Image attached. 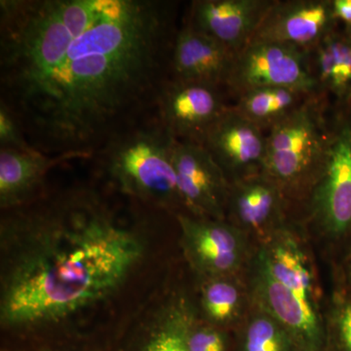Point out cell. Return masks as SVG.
Segmentation results:
<instances>
[{"label": "cell", "mask_w": 351, "mask_h": 351, "mask_svg": "<svg viewBox=\"0 0 351 351\" xmlns=\"http://www.w3.org/2000/svg\"><path fill=\"white\" fill-rule=\"evenodd\" d=\"M171 157L189 215L223 221L230 182L204 145L174 138Z\"/></svg>", "instance_id": "obj_9"}, {"label": "cell", "mask_w": 351, "mask_h": 351, "mask_svg": "<svg viewBox=\"0 0 351 351\" xmlns=\"http://www.w3.org/2000/svg\"><path fill=\"white\" fill-rule=\"evenodd\" d=\"M1 223L0 322L56 324L108 299L145 252L137 230L88 189L13 209Z\"/></svg>", "instance_id": "obj_2"}, {"label": "cell", "mask_w": 351, "mask_h": 351, "mask_svg": "<svg viewBox=\"0 0 351 351\" xmlns=\"http://www.w3.org/2000/svg\"><path fill=\"white\" fill-rule=\"evenodd\" d=\"M261 127L228 107L210 127L202 144L230 182L263 172L267 135Z\"/></svg>", "instance_id": "obj_11"}, {"label": "cell", "mask_w": 351, "mask_h": 351, "mask_svg": "<svg viewBox=\"0 0 351 351\" xmlns=\"http://www.w3.org/2000/svg\"><path fill=\"white\" fill-rule=\"evenodd\" d=\"M350 103H351V101H350Z\"/></svg>", "instance_id": "obj_29"}, {"label": "cell", "mask_w": 351, "mask_h": 351, "mask_svg": "<svg viewBox=\"0 0 351 351\" xmlns=\"http://www.w3.org/2000/svg\"><path fill=\"white\" fill-rule=\"evenodd\" d=\"M350 40H351V34H350Z\"/></svg>", "instance_id": "obj_28"}, {"label": "cell", "mask_w": 351, "mask_h": 351, "mask_svg": "<svg viewBox=\"0 0 351 351\" xmlns=\"http://www.w3.org/2000/svg\"><path fill=\"white\" fill-rule=\"evenodd\" d=\"M241 348L242 351H302L278 321L257 307L245 324Z\"/></svg>", "instance_id": "obj_21"}, {"label": "cell", "mask_w": 351, "mask_h": 351, "mask_svg": "<svg viewBox=\"0 0 351 351\" xmlns=\"http://www.w3.org/2000/svg\"><path fill=\"white\" fill-rule=\"evenodd\" d=\"M184 256L200 276H234L247 260L246 233L221 219L178 214Z\"/></svg>", "instance_id": "obj_7"}, {"label": "cell", "mask_w": 351, "mask_h": 351, "mask_svg": "<svg viewBox=\"0 0 351 351\" xmlns=\"http://www.w3.org/2000/svg\"><path fill=\"white\" fill-rule=\"evenodd\" d=\"M328 332L337 351H351V289L346 282L332 300Z\"/></svg>", "instance_id": "obj_22"}, {"label": "cell", "mask_w": 351, "mask_h": 351, "mask_svg": "<svg viewBox=\"0 0 351 351\" xmlns=\"http://www.w3.org/2000/svg\"><path fill=\"white\" fill-rule=\"evenodd\" d=\"M193 320L184 304H172L124 351H189L188 335Z\"/></svg>", "instance_id": "obj_19"}, {"label": "cell", "mask_w": 351, "mask_h": 351, "mask_svg": "<svg viewBox=\"0 0 351 351\" xmlns=\"http://www.w3.org/2000/svg\"><path fill=\"white\" fill-rule=\"evenodd\" d=\"M346 285L351 289V239L350 240V248H348V261H346Z\"/></svg>", "instance_id": "obj_26"}, {"label": "cell", "mask_w": 351, "mask_h": 351, "mask_svg": "<svg viewBox=\"0 0 351 351\" xmlns=\"http://www.w3.org/2000/svg\"><path fill=\"white\" fill-rule=\"evenodd\" d=\"M287 200L276 182L262 172L230 182L226 214L233 226L265 242L284 226Z\"/></svg>", "instance_id": "obj_14"}, {"label": "cell", "mask_w": 351, "mask_h": 351, "mask_svg": "<svg viewBox=\"0 0 351 351\" xmlns=\"http://www.w3.org/2000/svg\"><path fill=\"white\" fill-rule=\"evenodd\" d=\"M77 157L84 156L66 154L51 157L36 147L0 149V207L13 210L27 204L53 166Z\"/></svg>", "instance_id": "obj_16"}, {"label": "cell", "mask_w": 351, "mask_h": 351, "mask_svg": "<svg viewBox=\"0 0 351 351\" xmlns=\"http://www.w3.org/2000/svg\"><path fill=\"white\" fill-rule=\"evenodd\" d=\"M314 94L317 93H306L292 88H260L239 96V103L233 107L265 130L299 108Z\"/></svg>", "instance_id": "obj_18"}, {"label": "cell", "mask_w": 351, "mask_h": 351, "mask_svg": "<svg viewBox=\"0 0 351 351\" xmlns=\"http://www.w3.org/2000/svg\"><path fill=\"white\" fill-rule=\"evenodd\" d=\"M306 199L321 232L331 239L350 240L351 107L332 121L326 162Z\"/></svg>", "instance_id": "obj_5"}, {"label": "cell", "mask_w": 351, "mask_h": 351, "mask_svg": "<svg viewBox=\"0 0 351 351\" xmlns=\"http://www.w3.org/2000/svg\"><path fill=\"white\" fill-rule=\"evenodd\" d=\"M351 101V97H350V101Z\"/></svg>", "instance_id": "obj_27"}, {"label": "cell", "mask_w": 351, "mask_h": 351, "mask_svg": "<svg viewBox=\"0 0 351 351\" xmlns=\"http://www.w3.org/2000/svg\"><path fill=\"white\" fill-rule=\"evenodd\" d=\"M19 119L4 101H0V147L1 149H29Z\"/></svg>", "instance_id": "obj_23"}, {"label": "cell", "mask_w": 351, "mask_h": 351, "mask_svg": "<svg viewBox=\"0 0 351 351\" xmlns=\"http://www.w3.org/2000/svg\"><path fill=\"white\" fill-rule=\"evenodd\" d=\"M221 90L169 78L157 97V119L175 140L202 144L210 127L228 108Z\"/></svg>", "instance_id": "obj_10"}, {"label": "cell", "mask_w": 351, "mask_h": 351, "mask_svg": "<svg viewBox=\"0 0 351 351\" xmlns=\"http://www.w3.org/2000/svg\"><path fill=\"white\" fill-rule=\"evenodd\" d=\"M234 57L213 38L184 25L173 43L170 80L226 87Z\"/></svg>", "instance_id": "obj_15"}, {"label": "cell", "mask_w": 351, "mask_h": 351, "mask_svg": "<svg viewBox=\"0 0 351 351\" xmlns=\"http://www.w3.org/2000/svg\"><path fill=\"white\" fill-rule=\"evenodd\" d=\"M173 141L158 119L134 124L103 145L104 168L124 195L165 209L188 211L173 167Z\"/></svg>", "instance_id": "obj_3"}, {"label": "cell", "mask_w": 351, "mask_h": 351, "mask_svg": "<svg viewBox=\"0 0 351 351\" xmlns=\"http://www.w3.org/2000/svg\"><path fill=\"white\" fill-rule=\"evenodd\" d=\"M251 295L255 306L278 321L302 351H321L327 332L317 304L304 299L279 282L256 254L252 263Z\"/></svg>", "instance_id": "obj_8"}, {"label": "cell", "mask_w": 351, "mask_h": 351, "mask_svg": "<svg viewBox=\"0 0 351 351\" xmlns=\"http://www.w3.org/2000/svg\"><path fill=\"white\" fill-rule=\"evenodd\" d=\"M174 4L159 0H1L4 101L36 149L91 156L168 80Z\"/></svg>", "instance_id": "obj_1"}, {"label": "cell", "mask_w": 351, "mask_h": 351, "mask_svg": "<svg viewBox=\"0 0 351 351\" xmlns=\"http://www.w3.org/2000/svg\"><path fill=\"white\" fill-rule=\"evenodd\" d=\"M189 351H226V335L219 328L196 325L191 322L188 335Z\"/></svg>", "instance_id": "obj_24"}, {"label": "cell", "mask_w": 351, "mask_h": 351, "mask_svg": "<svg viewBox=\"0 0 351 351\" xmlns=\"http://www.w3.org/2000/svg\"><path fill=\"white\" fill-rule=\"evenodd\" d=\"M243 288L234 276L208 279L201 293V306L208 322L217 328L235 322L243 311Z\"/></svg>", "instance_id": "obj_20"}, {"label": "cell", "mask_w": 351, "mask_h": 351, "mask_svg": "<svg viewBox=\"0 0 351 351\" xmlns=\"http://www.w3.org/2000/svg\"><path fill=\"white\" fill-rule=\"evenodd\" d=\"M331 0H274L250 41H272L311 50L334 32Z\"/></svg>", "instance_id": "obj_12"}, {"label": "cell", "mask_w": 351, "mask_h": 351, "mask_svg": "<svg viewBox=\"0 0 351 351\" xmlns=\"http://www.w3.org/2000/svg\"><path fill=\"white\" fill-rule=\"evenodd\" d=\"M332 9L337 20H341L351 27V0H332Z\"/></svg>", "instance_id": "obj_25"}, {"label": "cell", "mask_w": 351, "mask_h": 351, "mask_svg": "<svg viewBox=\"0 0 351 351\" xmlns=\"http://www.w3.org/2000/svg\"><path fill=\"white\" fill-rule=\"evenodd\" d=\"M314 75L322 93L329 91L339 100L351 97V40L332 32L311 51Z\"/></svg>", "instance_id": "obj_17"}, {"label": "cell", "mask_w": 351, "mask_h": 351, "mask_svg": "<svg viewBox=\"0 0 351 351\" xmlns=\"http://www.w3.org/2000/svg\"><path fill=\"white\" fill-rule=\"evenodd\" d=\"M226 87L237 97L267 87L322 93L314 75L311 52L290 44L262 40L250 41L235 54Z\"/></svg>", "instance_id": "obj_6"}, {"label": "cell", "mask_w": 351, "mask_h": 351, "mask_svg": "<svg viewBox=\"0 0 351 351\" xmlns=\"http://www.w3.org/2000/svg\"><path fill=\"white\" fill-rule=\"evenodd\" d=\"M331 126L325 93H317L269 129L263 173L287 199L311 193L326 162Z\"/></svg>", "instance_id": "obj_4"}, {"label": "cell", "mask_w": 351, "mask_h": 351, "mask_svg": "<svg viewBox=\"0 0 351 351\" xmlns=\"http://www.w3.org/2000/svg\"><path fill=\"white\" fill-rule=\"evenodd\" d=\"M274 0H196L186 24L237 54L257 31Z\"/></svg>", "instance_id": "obj_13"}]
</instances>
